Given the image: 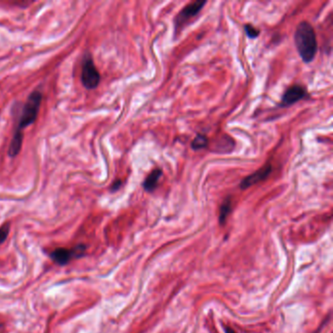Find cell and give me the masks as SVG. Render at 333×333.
I'll return each mask as SVG.
<instances>
[{
  "mask_svg": "<svg viewBox=\"0 0 333 333\" xmlns=\"http://www.w3.org/2000/svg\"><path fill=\"white\" fill-rule=\"evenodd\" d=\"M42 100V94L39 91L32 92L28 99L26 100L23 114L21 116L19 125H18V132H22V129L26 128L28 125L32 124L39 115V108L41 105Z\"/></svg>",
  "mask_w": 333,
  "mask_h": 333,
  "instance_id": "obj_2",
  "label": "cell"
},
{
  "mask_svg": "<svg viewBox=\"0 0 333 333\" xmlns=\"http://www.w3.org/2000/svg\"><path fill=\"white\" fill-rule=\"evenodd\" d=\"M79 249L80 247L78 248L77 251L66 249V248H57L54 251H52L50 256L55 263L59 265H64L74 258L75 254H79Z\"/></svg>",
  "mask_w": 333,
  "mask_h": 333,
  "instance_id": "obj_7",
  "label": "cell"
},
{
  "mask_svg": "<svg viewBox=\"0 0 333 333\" xmlns=\"http://www.w3.org/2000/svg\"><path fill=\"white\" fill-rule=\"evenodd\" d=\"M225 331H226V333H236L231 328H229V327H225Z\"/></svg>",
  "mask_w": 333,
  "mask_h": 333,
  "instance_id": "obj_15",
  "label": "cell"
},
{
  "mask_svg": "<svg viewBox=\"0 0 333 333\" xmlns=\"http://www.w3.org/2000/svg\"><path fill=\"white\" fill-rule=\"evenodd\" d=\"M23 133L22 132H15L13 139L11 141V144L9 146V150H8V154L11 157H15L16 155L20 153L21 149H22V145H23Z\"/></svg>",
  "mask_w": 333,
  "mask_h": 333,
  "instance_id": "obj_9",
  "label": "cell"
},
{
  "mask_svg": "<svg viewBox=\"0 0 333 333\" xmlns=\"http://www.w3.org/2000/svg\"><path fill=\"white\" fill-rule=\"evenodd\" d=\"M306 96H307V90L305 87H303L302 85H299V84L291 85L282 94L280 107L286 108V107L292 106L298 101L304 99Z\"/></svg>",
  "mask_w": 333,
  "mask_h": 333,
  "instance_id": "obj_5",
  "label": "cell"
},
{
  "mask_svg": "<svg viewBox=\"0 0 333 333\" xmlns=\"http://www.w3.org/2000/svg\"><path fill=\"white\" fill-rule=\"evenodd\" d=\"M101 77L91 57H86L81 72V81L87 89H94L100 83Z\"/></svg>",
  "mask_w": 333,
  "mask_h": 333,
  "instance_id": "obj_4",
  "label": "cell"
},
{
  "mask_svg": "<svg viewBox=\"0 0 333 333\" xmlns=\"http://www.w3.org/2000/svg\"><path fill=\"white\" fill-rule=\"evenodd\" d=\"M207 145H208V139H207V137L205 136V134L198 133L195 136V138L192 140L191 147H192L193 151H198V150H202L204 148H206Z\"/></svg>",
  "mask_w": 333,
  "mask_h": 333,
  "instance_id": "obj_11",
  "label": "cell"
},
{
  "mask_svg": "<svg viewBox=\"0 0 333 333\" xmlns=\"http://www.w3.org/2000/svg\"><path fill=\"white\" fill-rule=\"evenodd\" d=\"M317 332H318V331H316V332H315V333H317Z\"/></svg>",
  "mask_w": 333,
  "mask_h": 333,
  "instance_id": "obj_16",
  "label": "cell"
},
{
  "mask_svg": "<svg viewBox=\"0 0 333 333\" xmlns=\"http://www.w3.org/2000/svg\"><path fill=\"white\" fill-rule=\"evenodd\" d=\"M244 31H245L246 36L249 39H257L260 36V30L255 26L250 25V24H245L244 25Z\"/></svg>",
  "mask_w": 333,
  "mask_h": 333,
  "instance_id": "obj_12",
  "label": "cell"
},
{
  "mask_svg": "<svg viewBox=\"0 0 333 333\" xmlns=\"http://www.w3.org/2000/svg\"><path fill=\"white\" fill-rule=\"evenodd\" d=\"M9 230H10V225L9 224H4L1 228H0V244H3L8 235H9Z\"/></svg>",
  "mask_w": 333,
  "mask_h": 333,
  "instance_id": "obj_13",
  "label": "cell"
},
{
  "mask_svg": "<svg viewBox=\"0 0 333 333\" xmlns=\"http://www.w3.org/2000/svg\"><path fill=\"white\" fill-rule=\"evenodd\" d=\"M120 186H121V181L120 180H117V181H116L114 183V185L112 186V191L113 192H116V191H117L120 188Z\"/></svg>",
  "mask_w": 333,
  "mask_h": 333,
  "instance_id": "obj_14",
  "label": "cell"
},
{
  "mask_svg": "<svg viewBox=\"0 0 333 333\" xmlns=\"http://www.w3.org/2000/svg\"><path fill=\"white\" fill-rule=\"evenodd\" d=\"M231 197L228 196L221 205L220 207V214H219V221L220 224H224L227 220V217L229 216V214L231 213Z\"/></svg>",
  "mask_w": 333,
  "mask_h": 333,
  "instance_id": "obj_10",
  "label": "cell"
},
{
  "mask_svg": "<svg viewBox=\"0 0 333 333\" xmlns=\"http://www.w3.org/2000/svg\"><path fill=\"white\" fill-rule=\"evenodd\" d=\"M273 170V166L271 163H267L265 166L261 167L260 169L256 170L254 173L246 176L240 184V188L242 190H246L248 188H250L251 186L258 184L262 181L268 178L270 174L272 173Z\"/></svg>",
  "mask_w": 333,
  "mask_h": 333,
  "instance_id": "obj_6",
  "label": "cell"
},
{
  "mask_svg": "<svg viewBox=\"0 0 333 333\" xmlns=\"http://www.w3.org/2000/svg\"><path fill=\"white\" fill-rule=\"evenodd\" d=\"M206 4V1H193L186 5L179 13L176 15L174 20V26H175V32L179 31L180 29L185 26L186 23H188L193 17H195L197 14L202 11Z\"/></svg>",
  "mask_w": 333,
  "mask_h": 333,
  "instance_id": "obj_3",
  "label": "cell"
},
{
  "mask_svg": "<svg viewBox=\"0 0 333 333\" xmlns=\"http://www.w3.org/2000/svg\"><path fill=\"white\" fill-rule=\"evenodd\" d=\"M294 43L302 61L306 64L312 63L318 51V41L314 27L307 21L299 23L296 27Z\"/></svg>",
  "mask_w": 333,
  "mask_h": 333,
  "instance_id": "obj_1",
  "label": "cell"
},
{
  "mask_svg": "<svg viewBox=\"0 0 333 333\" xmlns=\"http://www.w3.org/2000/svg\"><path fill=\"white\" fill-rule=\"evenodd\" d=\"M162 176V170L160 168H155L154 169L144 181L143 183V188L146 192H152L157 187L159 178Z\"/></svg>",
  "mask_w": 333,
  "mask_h": 333,
  "instance_id": "obj_8",
  "label": "cell"
}]
</instances>
